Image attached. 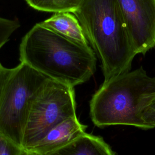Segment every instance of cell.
Here are the masks:
<instances>
[{
    "mask_svg": "<svg viewBox=\"0 0 155 155\" xmlns=\"http://www.w3.org/2000/svg\"><path fill=\"white\" fill-rule=\"evenodd\" d=\"M19 51L21 62L73 87L88 81L96 68V54L89 44L69 39L40 23L22 38Z\"/></svg>",
    "mask_w": 155,
    "mask_h": 155,
    "instance_id": "6da1fadb",
    "label": "cell"
},
{
    "mask_svg": "<svg viewBox=\"0 0 155 155\" xmlns=\"http://www.w3.org/2000/svg\"><path fill=\"white\" fill-rule=\"evenodd\" d=\"M73 13L101 61L105 81L129 71L137 54L117 0H82Z\"/></svg>",
    "mask_w": 155,
    "mask_h": 155,
    "instance_id": "7a4b0ae2",
    "label": "cell"
},
{
    "mask_svg": "<svg viewBox=\"0 0 155 155\" xmlns=\"http://www.w3.org/2000/svg\"><path fill=\"white\" fill-rule=\"evenodd\" d=\"M154 98L155 78L141 67L104 81L90 101V117L100 128L125 125L147 130L142 113Z\"/></svg>",
    "mask_w": 155,
    "mask_h": 155,
    "instance_id": "3957f363",
    "label": "cell"
},
{
    "mask_svg": "<svg viewBox=\"0 0 155 155\" xmlns=\"http://www.w3.org/2000/svg\"><path fill=\"white\" fill-rule=\"evenodd\" d=\"M47 77L21 62L11 69L0 97V133L21 146L33 99Z\"/></svg>",
    "mask_w": 155,
    "mask_h": 155,
    "instance_id": "277c9868",
    "label": "cell"
},
{
    "mask_svg": "<svg viewBox=\"0 0 155 155\" xmlns=\"http://www.w3.org/2000/svg\"><path fill=\"white\" fill-rule=\"evenodd\" d=\"M74 87L48 78L33 99L25 126L22 148L29 150L53 127L76 116Z\"/></svg>",
    "mask_w": 155,
    "mask_h": 155,
    "instance_id": "5b68a950",
    "label": "cell"
},
{
    "mask_svg": "<svg viewBox=\"0 0 155 155\" xmlns=\"http://www.w3.org/2000/svg\"><path fill=\"white\" fill-rule=\"evenodd\" d=\"M136 54L155 45V0H117Z\"/></svg>",
    "mask_w": 155,
    "mask_h": 155,
    "instance_id": "8992f818",
    "label": "cell"
},
{
    "mask_svg": "<svg viewBox=\"0 0 155 155\" xmlns=\"http://www.w3.org/2000/svg\"><path fill=\"white\" fill-rule=\"evenodd\" d=\"M87 127L76 116L67 118L53 127L27 151L36 155H46L78 138L85 133Z\"/></svg>",
    "mask_w": 155,
    "mask_h": 155,
    "instance_id": "52a82bcc",
    "label": "cell"
},
{
    "mask_svg": "<svg viewBox=\"0 0 155 155\" xmlns=\"http://www.w3.org/2000/svg\"><path fill=\"white\" fill-rule=\"evenodd\" d=\"M46 155H116L101 136L86 132L67 145Z\"/></svg>",
    "mask_w": 155,
    "mask_h": 155,
    "instance_id": "ba28073f",
    "label": "cell"
},
{
    "mask_svg": "<svg viewBox=\"0 0 155 155\" xmlns=\"http://www.w3.org/2000/svg\"><path fill=\"white\" fill-rule=\"evenodd\" d=\"M39 23L73 41L82 44H89L78 18L71 12L54 13L51 17Z\"/></svg>",
    "mask_w": 155,
    "mask_h": 155,
    "instance_id": "9c48e42d",
    "label": "cell"
},
{
    "mask_svg": "<svg viewBox=\"0 0 155 155\" xmlns=\"http://www.w3.org/2000/svg\"><path fill=\"white\" fill-rule=\"evenodd\" d=\"M82 0H25L33 8L45 12H69L73 13Z\"/></svg>",
    "mask_w": 155,
    "mask_h": 155,
    "instance_id": "30bf717a",
    "label": "cell"
},
{
    "mask_svg": "<svg viewBox=\"0 0 155 155\" xmlns=\"http://www.w3.org/2000/svg\"><path fill=\"white\" fill-rule=\"evenodd\" d=\"M19 27L18 21L0 17V49L8 41L11 36Z\"/></svg>",
    "mask_w": 155,
    "mask_h": 155,
    "instance_id": "8fae6325",
    "label": "cell"
},
{
    "mask_svg": "<svg viewBox=\"0 0 155 155\" xmlns=\"http://www.w3.org/2000/svg\"><path fill=\"white\" fill-rule=\"evenodd\" d=\"M24 149L0 133V155H22Z\"/></svg>",
    "mask_w": 155,
    "mask_h": 155,
    "instance_id": "7c38bea8",
    "label": "cell"
},
{
    "mask_svg": "<svg viewBox=\"0 0 155 155\" xmlns=\"http://www.w3.org/2000/svg\"><path fill=\"white\" fill-rule=\"evenodd\" d=\"M142 119L149 129L155 127V98L145 109Z\"/></svg>",
    "mask_w": 155,
    "mask_h": 155,
    "instance_id": "4fadbf2b",
    "label": "cell"
},
{
    "mask_svg": "<svg viewBox=\"0 0 155 155\" xmlns=\"http://www.w3.org/2000/svg\"><path fill=\"white\" fill-rule=\"evenodd\" d=\"M11 69L12 68H8L4 67L0 63V97L4 84L6 82L8 76L10 73Z\"/></svg>",
    "mask_w": 155,
    "mask_h": 155,
    "instance_id": "5bb4252c",
    "label": "cell"
},
{
    "mask_svg": "<svg viewBox=\"0 0 155 155\" xmlns=\"http://www.w3.org/2000/svg\"><path fill=\"white\" fill-rule=\"evenodd\" d=\"M22 155H36L35 154H34L33 153L30 151H27V150H25L24 149V151H23V153L22 154Z\"/></svg>",
    "mask_w": 155,
    "mask_h": 155,
    "instance_id": "9a60e30c",
    "label": "cell"
},
{
    "mask_svg": "<svg viewBox=\"0 0 155 155\" xmlns=\"http://www.w3.org/2000/svg\"><path fill=\"white\" fill-rule=\"evenodd\" d=\"M154 47H155V45H154Z\"/></svg>",
    "mask_w": 155,
    "mask_h": 155,
    "instance_id": "2e32d148",
    "label": "cell"
}]
</instances>
